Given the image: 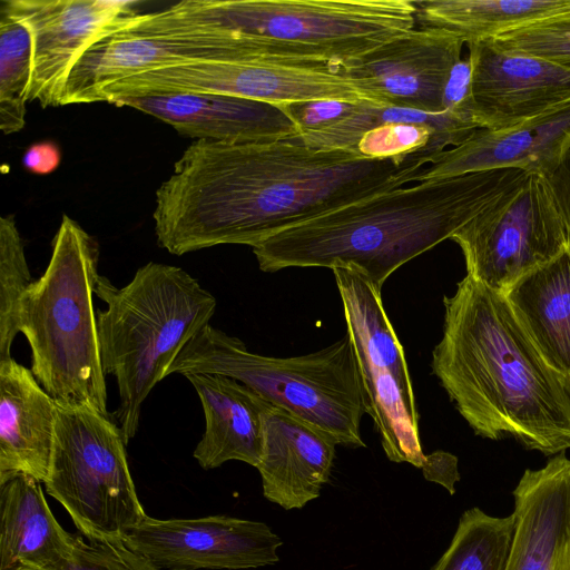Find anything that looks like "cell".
<instances>
[{"label": "cell", "mask_w": 570, "mask_h": 570, "mask_svg": "<svg viewBox=\"0 0 570 570\" xmlns=\"http://www.w3.org/2000/svg\"><path fill=\"white\" fill-rule=\"evenodd\" d=\"M414 160L316 149L297 137L225 144L199 139L156 190L157 243L173 255L252 248L297 223L415 181Z\"/></svg>", "instance_id": "6da1fadb"}, {"label": "cell", "mask_w": 570, "mask_h": 570, "mask_svg": "<svg viewBox=\"0 0 570 570\" xmlns=\"http://www.w3.org/2000/svg\"><path fill=\"white\" fill-rule=\"evenodd\" d=\"M432 372L476 435L528 450L570 449V394L505 297L470 275L444 296Z\"/></svg>", "instance_id": "7a4b0ae2"}, {"label": "cell", "mask_w": 570, "mask_h": 570, "mask_svg": "<svg viewBox=\"0 0 570 570\" xmlns=\"http://www.w3.org/2000/svg\"><path fill=\"white\" fill-rule=\"evenodd\" d=\"M527 171H473L392 188L292 225L253 247L263 272L353 267L382 288L399 267L451 239Z\"/></svg>", "instance_id": "3957f363"}, {"label": "cell", "mask_w": 570, "mask_h": 570, "mask_svg": "<svg viewBox=\"0 0 570 570\" xmlns=\"http://www.w3.org/2000/svg\"><path fill=\"white\" fill-rule=\"evenodd\" d=\"M413 28V0H185L131 23L147 37L216 36L239 61L336 69Z\"/></svg>", "instance_id": "277c9868"}, {"label": "cell", "mask_w": 570, "mask_h": 570, "mask_svg": "<svg viewBox=\"0 0 570 570\" xmlns=\"http://www.w3.org/2000/svg\"><path fill=\"white\" fill-rule=\"evenodd\" d=\"M95 294L101 361L119 392L116 411L126 442L137 433L141 407L187 343L216 311V298L180 267L149 262L115 286L100 276Z\"/></svg>", "instance_id": "5b68a950"}, {"label": "cell", "mask_w": 570, "mask_h": 570, "mask_svg": "<svg viewBox=\"0 0 570 570\" xmlns=\"http://www.w3.org/2000/svg\"><path fill=\"white\" fill-rule=\"evenodd\" d=\"M99 245L63 215L43 274L21 298L18 332L31 351V372L60 404L110 415L94 295Z\"/></svg>", "instance_id": "8992f818"}, {"label": "cell", "mask_w": 570, "mask_h": 570, "mask_svg": "<svg viewBox=\"0 0 570 570\" xmlns=\"http://www.w3.org/2000/svg\"><path fill=\"white\" fill-rule=\"evenodd\" d=\"M217 374L233 379L271 404L320 426L347 448H364L365 394L351 337L301 356L271 357L210 326L183 348L168 375Z\"/></svg>", "instance_id": "52a82bcc"}, {"label": "cell", "mask_w": 570, "mask_h": 570, "mask_svg": "<svg viewBox=\"0 0 570 570\" xmlns=\"http://www.w3.org/2000/svg\"><path fill=\"white\" fill-rule=\"evenodd\" d=\"M126 439L110 415L58 403L46 491L89 539H122L146 517Z\"/></svg>", "instance_id": "ba28073f"}, {"label": "cell", "mask_w": 570, "mask_h": 570, "mask_svg": "<svg viewBox=\"0 0 570 570\" xmlns=\"http://www.w3.org/2000/svg\"><path fill=\"white\" fill-rule=\"evenodd\" d=\"M365 394V413L392 462L422 453L405 353L382 304L381 289L361 271L333 268Z\"/></svg>", "instance_id": "9c48e42d"}, {"label": "cell", "mask_w": 570, "mask_h": 570, "mask_svg": "<svg viewBox=\"0 0 570 570\" xmlns=\"http://www.w3.org/2000/svg\"><path fill=\"white\" fill-rule=\"evenodd\" d=\"M451 239L462 250L466 274L501 294L569 247L548 184L534 173L490 203Z\"/></svg>", "instance_id": "30bf717a"}, {"label": "cell", "mask_w": 570, "mask_h": 570, "mask_svg": "<svg viewBox=\"0 0 570 570\" xmlns=\"http://www.w3.org/2000/svg\"><path fill=\"white\" fill-rule=\"evenodd\" d=\"M169 94H212L276 106L332 99L384 105L336 68L246 61H194L159 68L106 87L99 102Z\"/></svg>", "instance_id": "8fae6325"}, {"label": "cell", "mask_w": 570, "mask_h": 570, "mask_svg": "<svg viewBox=\"0 0 570 570\" xmlns=\"http://www.w3.org/2000/svg\"><path fill=\"white\" fill-rule=\"evenodd\" d=\"M1 9L31 35L28 101L59 107L69 72L98 40L119 31L135 14V2L105 0H2Z\"/></svg>", "instance_id": "7c38bea8"}, {"label": "cell", "mask_w": 570, "mask_h": 570, "mask_svg": "<svg viewBox=\"0 0 570 570\" xmlns=\"http://www.w3.org/2000/svg\"><path fill=\"white\" fill-rule=\"evenodd\" d=\"M158 569L240 570L279 561L281 538L264 522L227 515L160 520L146 517L122 538Z\"/></svg>", "instance_id": "4fadbf2b"}, {"label": "cell", "mask_w": 570, "mask_h": 570, "mask_svg": "<svg viewBox=\"0 0 570 570\" xmlns=\"http://www.w3.org/2000/svg\"><path fill=\"white\" fill-rule=\"evenodd\" d=\"M464 43L454 31L415 27L337 69L384 105L441 114L444 89L463 59Z\"/></svg>", "instance_id": "5bb4252c"}, {"label": "cell", "mask_w": 570, "mask_h": 570, "mask_svg": "<svg viewBox=\"0 0 570 570\" xmlns=\"http://www.w3.org/2000/svg\"><path fill=\"white\" fill-rule=\"evenodd\" d=\"M466 46L478 128L511 127L570 105L569 69L504 52L490 40H472Z\"/></svg>", "instance_id": "9a60e30c"}, {"label": "cell", "mask_w": 570, "mask_h": 570, "mask_svg": "<svg viewBox=\"0 0 570 570\" xmlns=\"http://www.w3.org/2000/svg\"><path fill=\"white\" fill-rule=\"evenodd\" d=\"M475 129L449 112L429 114L389 105L360 104L340 122L299 139L316 149L356 151L374 159L429 160L462 144Z\"/></svg>", "instance_id": "2e32d148"}, {"label": "cell", "mask_w": 570, "mask_h": 570, "mask_svg": "<svg viewBox=\"0 0 570 570\" xmlns=\"http://www.w3.org/2000/svg\"><path fill=\"white\" fill-rule=\"evenodd\" d=\"M570 148V105L501 129H475L462 144L432 157L415 181L517 168L549 175Z\"/></svg>", "instance_id": "e0dca14e"}, {"label": "cell", "mask_w": 570, "mask_h": 570, "mask_svg": "<svg viewBox=\"0 0 570 570\" xmlns=\"http://www.w3.org/2000/svg\"><path fill=\"white\" fill-rule=\"evenodd\" d=\"M262 431L256 469L264 497L285 510L302 509L317 499L332 472L338 445L334 436L268 402L262 414Z\"/></svg>", "instance_id": "ac0fdd59"}, {"label": "cell", "mask_w": 570, "mask_h": 570, "mask_svg": "<svg viewBox=\"0 0 570 570\" xmlns=\"http://www.w3.org/2000/svg\"><path fill=\"white\" fill-rule=\"evenodd\" d=\"M135 108L170 125L178 134L225 144L295 138L299 130L281 106L212 94H169L127 98Z\"/></svg>", "instance_id": "d6986e66"}, {"label": "cell", "mask_w": 570, "mask_h": 570, "mask_svg": "<svg viewBox=\"0 0 570 570\" xmlns=\"http://www.w3.org/2000/svg\"><path fill=\"white\" fill-rule=\"evenodd\" d=\"M515 528L505 570H570V459L528 469L513 490Z\"/></svg>", "instance_id": "ffe728a7"}, {"label": "cell", "mask_w": 570, "mask_h": 570, "mask_svg": "<svg viewBox=\"0 0 570 570\" xmlns=\"http://www.w3.org/2000/svg\"><path fill=\"white\" fill-rule=\"evenodd\" d=\"M220 45L198 39L149 38L112 32L94 43L67 78L61 106L98 102L101 91L122 79L194 61H225Z\"/></svg>", "instance_id": "44dd1931"}, {"label": "cell", "mask_w": 570, "mask_h": 570, "mask_svg": "<svg viewBox=\"0 0 570 570\" xmlns=\"http://www.w3.org/2000/svg\"><path fill=\"white\" fill-rule=\"evenodd\" d=\"M57 406L30 368L0 362V485L19 475L46 482Z\"/></svg>", "instance_id": "7402d4cb"}, {"label": "cell", "mask_w": 570, "mask_h": 570, "mask_svg": "<svg viewBox=\"0 0 570 570\" xmlns=\"http://www.w3.org/2000/svg\"><path fill=\"white\" fill-rule=\"evenodd\" d=\"M73 544L40 481L19 475L0 485V570H67Z\"/></svg>", "instance_id": "603a6c76"}, {"label": "cell", "mask_w": 570, "mask_h": 570, "mask_svg": "<svg viewBox=\"0 0 570 570\" xmlns=\"http://www.w3.org/2000/svg\"><path fill=\"white\" fill-rule=\"evenodd\" d=\"M185 377L194 386L205 416V431L193 453L198 464L209 470L235 460L256 468L267 401L223 375L190 373Z\"/></svg>", "instance_id": "cb8c5ba5"}, {"label": "cell", "mask_w": 570, "mask_h": 570, "mask_svg": "<svg viewBox=\"0 0 570 570\" xmlns=\"http://www.w3.org/2000/svg\"><path fill=\"white\" fill-rule=\"evenodd\" d=\"M550 366L570 382V249L502 293Z\"/></svg>", "instance_id": "d4e9b609"}, {"label": "cell", "mask_w": 570, "mask_h": 570, "mask_svg": "<svg viewBox=\"0 0 570 570\" xmlns=\"http://www.w3.org/2000/svg\"><path fill=\"white\" fill-rule=\"evenodd\" d=\"M415 27L442 28L465 43L570 12V0H413Z\"/></svg>", "instance_id": "484cf974"}, {"label": "cell", "mask_w": 570, "mask_h": 570, "mask_svg": "<svg viewBox=\"0 0 570 570\" xmlns=\"http://www.w3.org/2000/svg\"><path fill=\"white\" fill-rule=\"evenodd\" d=\"M515 517H492L479 508L463 512L453 539L431 570H505Z\"/></svg>", "instance_id": "4316f807"}, {"label": "cell", "mask_w": 570, "mask_h": 570, "mask_svg": "<svg viewBox=\"0 0 570 570\" xmlns=\"http://www.w3.org/2000/svg\"><path fill=\"white\" fill-rule=\"evenodd\" d=\"M31 63L30 31L0 8V128L6 135L26 125Z\"/></svg>", "instance_id": "83f0119b"}, {"label": "cell", "mask_w": 570, "mask_h": 570, "mask_svg": "<svg viewBox=\"0 0 570 570\" xmlns=\"http://www.w3.org/2000/svg\"><path fill=\"white\" fill-rule=\"evenodd\" d=\"M33 279L13 215L0 218V362L11 358L22 296Z\"/></svg>", "instance_id": "f1b7e54d"}, {"label": "cell", "mask_w": 570, "mask_h": 570, "mask_svg": "<svg viewBox=\"0 0 570 570\" xmlns=\"http://www.w3.org/2000/svg\"><path fill=\"white\" fill-rule=\"evenodd\" d=\"M488 40L504 52L544 59L570 70V12Z\"/></svg>", "instance_id": "f546056e"}, {"label": "cell", "mask_w": 570, "mask_h": 570, "mask_svg": "<svg viewBox=\"0 0 570 570\" xmlns=\"http://www.w3.org/2000/svg\"><path fill=\"white\" fill-rule=\"evenodd\" d=\"M67 570H158L144 554L122 539L75 537L71 561Z\"/></svg>", "instance_id": "4dcf8cb0"}, {"label": "cell", "mask_w": 570, "mask_h": 570, "mask_svg": "<svg viewBox=\"0 0 570 570\" xmlns=\"http://www.w3.org/2000/svg\"><path fill=\"white\" fill-rule=\"evenodd\" d=\"M360 104L321 99L281 106L301 134L326 129L348 117Z\"/></svg>", "instance_id": "1f68e13d"}, {"label": "cell", "mask_w": 570, "mask_h": 570, "mask_svg": "<svg viewBox=\"0 0 570 570\" xmlns=\"http://www.w3.org/2000/svg\"><path fill=\"white\" fill-rule=\"evenodd\" d=\"M543 177L563 220L570 249V148L554 170Z\"/></svg>", "instance_id": "d6a6232c"}, {"label": "cell", "mask_w": 570, "mask_h": 570, "mask_svg": "<svg viewBox=\"0 0 570 570\" xmlns=\"http://www.w3.org/2000/svg\"><path fill=\"white\" fill-rule=\"evenodd\" d=\"M428 481L441 484L450 494L455 493V483L460 480L458 458L445 451H435L425 455L421 466Z\"/></svg>", "instance_id": "836d02e7"}, {"label": "cell", "mask_w": 570, "mask_h": 570, "mask_svg": "<svg viewBox=\"0 0 570 570\" xmlns=\"http://www.w3.org/2000/svg\"><path fill=\"white\" fill-rule=\"evenodd\" d=\"M61 161V151L53 141L35 142L22 156L26 170L36 175H48L55 171Z\"/></svg>", "instance_id": "e575fe53"}, {"label": "cell", "mask_w": 570, "mask_h": 570, "mask_svg": "<svg viewBox=\"0 0 570 570\" xmlns=\"http://www.w3.org/2000/svg\"><path fill=\"white\" fill-rule=\"evenodd\" d=\"M567 386H568V391H569V394H570V382L567 383Z\"/></svg>", "instance_id": "d590c367"}]
</instances>
